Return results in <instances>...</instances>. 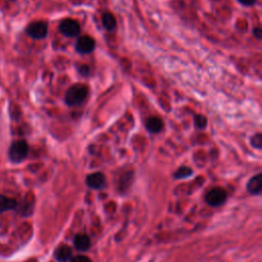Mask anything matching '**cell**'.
I'll return each instance as SVG.
<instances>
[{
	"mask_svg": "<svg viewBox=\"0 0 262 262\" xmlns=\"http://www.w3.org/2000/svg\"><path fill=\"white\" fill-rule=\"evenodd\" d=\"M88 87L85 84H77L72 85L66 92L65 101L70 107H77L85 101L88 97Z\"/></svg>",
	"mask_w": 262,
	"mask_h": 262,
	"instance_id": "6da1fadb",
	"label": "cell"
},
{
	"mask_svg": "<svg viewBox=\"0 0 262 262\" xmlns=\"http://www.w3.org/2000/svg\"><path fill=\"white\" fill-rule=\"evenodd\" d=\"M29 153V145L25 141H15L9 148V158L15 163H20L27 158Z\"/></svg>",
	"mask_w": 262,
	"mask_h": 262,
	"instance_id": "7a4b0ae2",
	"label": "cell"
},
{
	"mask_svg": "<svg viewBox=\"0 0 262 262\" xmlns=\"http://www.w3.org/2000/svg\"><path fill=\"white\" fill-rule=\"evenodd\" d=\"M227 200V193L222 187H214L205 196V202L210 207L222 206Z\"/></svg>",
	"mask_w": 262,
	"mask_h": 262,
	"instance_id": "3957f363",
	"label": "cell"
},
{
	"mask_svg": "<svg viewBox=\"0 0 262 262\" xmlns=\"http://www.w3.org/2000/svg\"><path fill=\"white\" fill-rule=\"evenodd\" d=\"M60 33L69 38L77 37L80 34V25L75 20L72 19H66L64 20H61V23L60 24Z\"/></svg>",
	"mask_w": 262,
	"mask_h": 262,
	"instance_id": "277c9868",
	"label": "cell"
},
{
	"mask_svg": "<svg viewBox=\"0 0 262 262\" xmlns=\"http://www.w3.org/2000/svg\"><path fill=\"white\" fill-rule=\"evenodd\" d=\"M48 32L47 24L44 22H34L27 27V33L34 39H43Z\"/></svg>",
	"mask_w": 262,
	"mask_h": 262,
	"instance_id": "5b68a950",
	"label": "cell"
},
{
	"mask_svg": "<svg viewBox=\"0 0 262 262\" xmlns=\"http://www.w3.org/2000/svg\"><path fill=\"white\" fill-rule=\"evenodd\" d=\"M85 182L91 190H101L106 185V176L101 172H94L87 175Z\"/></svg>",
	"mask_w": 262,
	"mask_h": 262,
	"instance_id": "8992f818",
	"label": "cell"
},
{
	"mask_svg": "<svg viewBox=\"0 0 262 262\" xmlns=\"http://www.w3.org/2000/svg\"><path fill=\"white\" fill-rule=\"evenodd\" d=\"M96 48V41L90 36H82L76 42V50L82 55H87Z\"/></svg>",
	"mask_w": 262,
	"mask_h": 262,
	"instance_id": "52a82bcc",
	"label": "cell"
},
{
	"mask_svg": "<svg viewBox=\"0 0 262 262\" xmlns=\"http://www.w3.org/2000/svg\"><path fill=\"white\" fill-rule=\"evenodd\" d=\"M247 191L252 196H260L262 193V173L251 177L246 185Z\"/></svg>",
	"mask_w": 262,
	"mask_h": 262,
	"instance_id": "ba28073f",
	"label": "cell"
},
{
	"mask_svg": "<svg viewBox=\"0 0 262 262\" xmlns=\"http://www.w3.org/2000/svg\"><path fill=\"white\" fill-rule=\"evenodd\" d=\"M74 246L79 252H86L91 247V240L86 234H78L74 238Z\"/></svg>",
	"mask_w": 262,
	"mask_h": 262,
	"instance_id": "9c48e42d",
	"label": "cell"
},
{
	"mask_svg": "<svg viewBox=\"0 0 262 262\" xmlns=\"http://www.w3.org/2000/svg\"><path fill=\"white\" fill-rule=\"evenodd\" d=\"M73 257V250L68 245H60L55 251V258L59 262H69Z\"/></svg>",
	"mask_w": 262,
	"mask_h": 262,
	"instance_id": "30bf717a",
	"label": "cell"
},
{
	"mask_svg": "<svg viewBox=\"0 0 262 262\" xmlns=\"http://www.w3.org/2000/svg\"><path fill=\"white\" fill-rule=\"evenodd\" d=\"M145 128L151 133H159L163 129V122L159 117H150L145 122Z\"/></svg>",
	"mask_w": 262,
	"mask_h": 262,
	"instance_id": "8fae6325",
	"label": "cell"
},
{
	"mask_svg": "<svg viewBox=\"0 0 262 262\" xmlns=\"http://www.w3.org/2000/svg\"><path fill=\"white\" fill-rule=\"evenodd\" d=\"M18 203L15 201L14 199H9L5 196L0 195V213L13 210V209L17 208Z\"/></svg>",
	"mask_w": 262,
	"mask_h": 262,
	"instance_id": "7c38bea8",
	"label": "cell"
},
{
	"mask_svg": "<svg viewBox=\"0 0 262 262\" xmlns=\"http://www.w3.org/2000/svg\"><path fill=\"white\" fill-rule=\"evenodd\" d=\"M132 181H133V173L131 171H128L126 173H124L122 175V177L120 178L119 190L122 193H124L125 191H127L128 188L130 187V185L132 184Z\"/></svg>",
	"mask_w": 262,
	"mask_h": 262,
	"instance_id": "4fadbf2b",
	"label": "cell"
},
{
	"mask_svg": "<svg viewBox=\"0 0 262 262\" xmlns=\"http://www.w3.org/2000/svg\"><path fill=\"white\" fill-rule=\"evenodd\" d=\"M193 174H194V171H193V169L191 168V167L181 166L174 172L173 177L175 178V180L181 181V180H185V178L193 176Z\"/></svg>",
	"mask_w": 262,
	"mask_h": 262,
	"instance_id": "5bb4252c",
	"label": "cell"
},
{
	"mask_svg": "<svg viewBox=\"0 0 262 262\" xmlns=\"http://www.w3.org/2000/svg\"><path fill=\"white\" fill-rule=\"evenodd\" d=\"M102 25L106 30L113 31L116 28V19L112 14L106 13L102 16Z\"/></svg>",
	"mask_w": 262,
	"mask_h": 262,
	"instance_id": "9a60e30c",
	"label": "cell"
},
{
	"mask_svg": "<svg viewBox=\"0 0 262 262\" xmlns=\"http://www.w3.org/2000/svg\"><path fill=\"white\" fill-rule=\"evenodd\" d=\"M194 122H195L196 127H198L199 129H204L207 126V118L202 114L195 115Z\"/></svg>",
	"mask_w": 262,
	"mask_h": 262,
	"instance_id": "2e32d148",
	"label": "cell"
},
{
	"mask_svg": "<svg viewBox=\"0 0 262 262\" xmlns=\"http://www.w3.org/2000/svg\"><path fill=\"white\" fill-rule=\"evenodd\" d=\"M251 144L254 146L257 150L262 149V134L261 133H256L251 138Z\"/></svg>",
	"mask_w": 262,
	"mask_h": 262,
	"instance_id": "e0dca14e",
	"label": "cell"
},
{
	"mask_svg": "<svg viewBox=\"0 0 262 262\" xmlns=\"http://www.w3.org/2000/svg\"><path fill=\"white\" fill-rule=\"evenodd\" d=\"M70 262H92V260L85 255H78L75 257H72Z\"/></svg>",
	"mask_w": 262,
	"mask_h": 262,
	"instance_id": "ac0fdd59",
	"label": "cell"
},
{
	"mask_svg": "<svg viewBox=\"0 0 262 262\" xmlns=\"http://www.w3.org/2000/svg\"><path fill=\"white\" fill-rule=\"evenodd\" d=\"M78 71L80 74H82L83 76H87L89 73H90V69L86 66V65H82L78 68Z\"/></svg>",
	"mask_w": 262,
	"mask_h": 262,
	"instance_id": "d6986e66",
	"label": "cell"
},
{
	"mask_svg": "<svg viewBox=\"0 0 262 262\" xmlns=\"http://www.w3.org/2000/svg\"><path fill=\"white\" fill-rule=\"evenodd\" d=\"M238 1L243 4V5H246V6H251V5H254L256 3L257 0H238Z\"/></svg>",
	"mask_w": 262,
	"mask_h": 262,
	"instance_id": "ffe728a7",
	"label": "cell"
},
{
	"mask_svg": "<svg viewBox=\"0 0 262 262\" xmlns=\"http://www.w3.org/2000/svg\"><path fill=\"white\" fill-rule=\"evenodd\" d=\"M253 35L254 37H256L257 39H261L262 38V29L260 27H257L253 30Z\"/></svg>",
	"mask_w": 262,
	"mask_h": 262,
	"instance_id": "44dd1931",
	"label": "cell"
},
{
	"mask_svg": "<svg viewBox=\"0 0 262 262\" xmlns=\"http://www.w3.org/2000/svg\"><path fill=\"white\" fill-rule=\"evenodd\" d=\"M27 262H37V261H35V260H30V261H27Z\"/></svg>",
	"mask_w": 262,
	"mask_h": 262,
	"instance_id": "7402d4cb",
	"label": "cell"
}]
</instances>
